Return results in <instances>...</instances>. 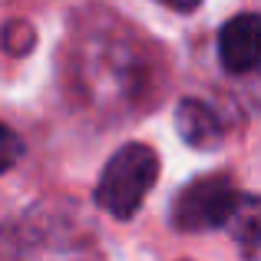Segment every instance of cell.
Wrapping results in <instances>:
<instances>
[{
	"label": "cell",
	"mask_w": 261,
	"mask_h": 261,
	"mask_svg": "<svg viewBox=\"0 0 261 261\" xmlns=\"http://www.w3.org/2000/svg\"><path fill=\"white\" fill-rule=\"evenodd\" d=\"M218 57L228 73L261 66V13H238L218 33Z\"/></svg>",
	"instance_id": "3957f363"
},
{
	"label": "cell",
	"mask_w": 261,
	"mask_h": 261,
	"mask_svg": "<svg viewBox=\"0 0 261 261\" xmlns=\"http://www.w3.org/2000/svg\"><path fill=\"white\" fill-rule=\"evenodd\" d=\"M225 228L235 235V242L242 248H261V195L242 192Z\"/></svg>",
	"instance_id": "5b68a950"
},
{
	"label": "cell",
	"mask_w": 261,
	"mask_h": 261,
	"mask_svg": "<svg viewBox=\"0 0 261 261\" xmlns=\"http://www.w3.org/2000/svg\"><path fill=\"white\" fill-rule=\"evenodd\" d=\"M30 43H33V30L23 23V20L7 23V30H4V46H7V50L23 53V50H30Z\"/></svg>",
	"instance_id": "52a82bcc"
},
{
	"label": "cell",
	"mask_w": 261,
	"mask_h": 261,
	"mask_svg": "<svg viewBox=\"0 0 261 261\" xmlns=\"http://www.w3.org/2000/svg\"><path fill=\"white\" fill-rule=\"evenodd\" d=\"M159 4H166L169 10H175V13H192V10H198L202 0H159Z\"/></svg>",
	"instance_id": "ba28073f"
},
{
	"label": "cell",
	"mask_w": 261,
	"mask_h": 261,
	"mask_svg": "<svg viewBox=\"0 0 261 261\" xmlns=\"http://www.w3.org/2000/svg\"><path fill=\"white\" fill-rule=\"evenodd\" d=\"M159 178V155L152 146L129 142L109 155L99 182H96V205L113 218H133L142 208L146 195Z\"/></svg>",
	"instance_id": "6da1fadb"
},
{
	"label": "cell",
	"mask_w": 261,
	"mask_h": 261,
	"mask_svg": "<svg viewBox=\"0 0 261 261\" xmlns=\"http://www.w3.org/2000/svg\"><path fill=\"white\" fill-rule=\"evenodd\" d=\"M175 129L189 146L212 149L222 142V122L202 99H182L175 106Z\"/></svg>",
	"instance_id": "277c9868"
},
{
	"label": "cell",
	"mask_w": 261,
	"mask_h": 261,
	"mask_svg": "<svg viewBox=\"0 0 261 261\" xmlns=\"http://www.w3.org/2000/svg\"><path fill=\"white\" fill-rule=\"evenodd\" d=\"M242 192L231 185L228 175H205L185 185L172 202V225L178 231H208L225 228L238 205Z\"/></svg>",
	"instance_id": "7a4b0ae2"
},
{
	"label": "cell",
	"mask_w": 261,
	"mask_h": 261,
	"mask_svg": "<svg viewBox=\"0 0 261 261\" xmlns=\"http://www.w3.org/2000/svg\"><path fill=\"white\" fill-rule=\"evenodd\" d=\"M20 155H23V139H20L10 126L0 122V175L10 172V169L20 162Z\"/></svg>",
	"instance_id": "8992f818"
}]
</instances>
